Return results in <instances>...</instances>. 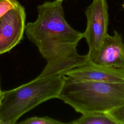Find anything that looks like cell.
Returning a JSON list of instances; mask_svg holds the SVG:
<instances>
[{"label": "cell", "instance_id": "2", "mask_svg": "<svg viewBox=\"0 0 124 124\" xmlns=\"http://www.w3.org/2000/svg\"><path fill=\"white\" fill-rule=\"evenodd\" d=\"M66 76L36 77L16 88L0 92V124H14L24 114L40 104L58 98Z\"/></svg>", "mask_w": 124, "mask_h": 124}, {"label": "cell", "instance_id": "13", "mask_svg": "<svg viewBox=\"0 0 124 124\" xmlns=\"http://www.w3.org/2000/svg\"><path fill=\"white\" fill-rule=\"evenodd\" d=\"M0 92H1V90H0Z\"/></svg>", "mask_w": 124, "mask_h": 124}, {"label": "cell", "instance_id": "12", "mask_svg": "<svg viewBox=\"0 0 124 124\" xmlns=\"http://www.w3.org/2000/svg\"><path fill=\"white\" fill-rule=\"evenodd\" d=\"M60 0V1H63V0Z\"/></svg>", "mask_w": 124, "mask_h": 124}, {"label": "cell", "instance_id": "8", "mask_svg": "<svg viewBox=\"0 0 124 124\" xmlns=\"http://www.w3.org/2000/svg\"><path fill=\"white\" fill-rule=\"evenodd\" d=\"M81 116L70 123L72 124H117L108 112H92Z\"/></svg>", "mask_w": 124, "mask_h": 124}, {"label": "cell", "instance_id": "9", "mask_svg": "<svg viewBox=\"0 0 124 124\" xmlns=\"http://www.w3.org/2000/svg\"><path fill=\"white\" fill-rule=\"evenodd\" d=\"M21 124H63L64 123L47 117H32L18 123Z\"/></svg>", "mask_w": 124, "mask_h": 124}, {"label": "cell", "instance_id": "4", "mask_svg": "<svg viewBox=\"0 0 124 124\" xmlns=\"http://www.w3.org/2000/svg\"><path fill=\"white\" fill-rule=\"evenodd\" d=\"M87 24L83 38L88 45V58L98 49L108 35L109 23L106 0H93L85 11Z\"/></svg>", "mask_w": 124, "mask_h": 124}, {"label": "cell", "instance_id": "11", "mask_svg": "<svg viewBox=\"0 0 124 124\" xmlns=\"http://www.w3.org/2000/svg\"><path fill=\"white\" fill-rule=\"evenodd\" d=\"M20 4L17 0H0V17L9 10Z\"/></svg>", "mask_w": 124, "mask_h": 124}, {"label": "cell", "instance_id": "5", "mask_svg": "<svg viewBox=\"0 0 124 124\" xmlns=\"http://www.w3.org/2000/svg\"><path fill=\"white\" fill-rule=\"evenodd\" d=\"M26 13L21 4L0 17V55L10 51L22 39L25 30Z\"/></svg>", "mask_w": 124, "mask_h": 124}, {"label": "cell", "instance_id": "7", "mask_svg": "<svg viewBox=\"0 0 124 124\" xmlns=\"http://www.w3.org/2000/svg\"><path fill=\"white\" fill-rule=\"evenodd\" d=\"M64 75L73 79L105 82H124V70L89 62L66 72Z\"/></svg>", "mask_w": 124, "mask_h": 124}, {"label": "cell", "instance_id": "1", "mask_svg": "<svg viewBox=\"0 0 124 124\" xmlns=\"http://www.w3.org/2000/svg\"><path fill=\"white\" fill-rule=\"evenodd\" d=\"M62 3V1L54 0L38 5L36 20L25 27L26 36L47 62L38 77L64 75L89 62L88 55L79 54L77 49L83 32L67 22Z\"/></svg>", "mask_w": 124, "mask_h": 124}, {"label": "cell", "instance_id": "3", "mask_svg": "<svg viewBox=\"0 0 124 124\" xmlns=\"http://www.w3.org/2000/svg\"><path fill=\"white\" fill-rule=\"evenodd\" d=\"M58 98L81 114L108 112L124 104V82L83 81L66 77Z\"/></svg>", "mask_w": 124, "mask_h": 124}, {"label": "cell", "instance_id": "6", "mask_svg": "<svg viewBox=\"0 0 124 124\" xmlns=\"http://www.w3.org/2000/svg\"><path fill=\"white\" fill-rule=\"evenodd\" d=\"M88 58L96 64L124 70V40L122 34L116 30L112 35L108 34L98 49Z\"/></svg>", "mask_w": 124, "mask_h": 124}, {"label": "cell", "instance_id": "10", "mask_svg": "<svg viewBox=\"0 0 124 124\" xmlns=\"http://www.w3.org/2000/svg\"><path fill=\"white\" fill-rule=\"evenodd\" d=\"M117 124H124V104L108 112Z\"/></svg>", "mask_w": 124, "mask_h": 124}]
</instances>
